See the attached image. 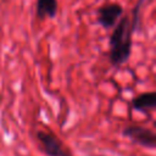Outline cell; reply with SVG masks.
<instances>
[{
  "instance_id": "cell-3",
  "label": "cell",
  "mask_w": 156,
  "mask_h": 156,
  "mask_svg": "<svg viewBox=\"0 0 156 156\" xmlns=\"http://www.w3.org/2000/svg\"><path fill=\"white\" fill-rule=\"evenodd\" d=\"M122 135L129 139L133 144L141 147L155 149L156 147V134L152 129L140 124H128L123 128Z\"/></svg>"
},
{
  "instance_id": "cell-6",
  "label": "cell",
  "mask_w": 156,
  "mask_h": 156,
  "mask_svg": "<svg viewBox=\"0 0 156 156\" xmlns=\"http://www.w3.org/2000/svg\"><path fill=\"white\" fill-rule=\"evenodd\" d=\"M58 10L57 0H37L35 1V16L38 20L55 18Z\"/></svg>"
},
{
  "instance_id": "cell-4",
  "label": "cell",
  "mask_w": 156,
  "mask_h": 156,
  "mask_svg": "<svg viewBox=\"0 0 156 156\" xmlns=\"http://www.w3.org/2000/svg\"><path fill=\"white\" fill-rule=\"evenodd\" d=\"M123 7L118 2H106L96 10L98 23L104 29L113 28L119 17L123 15Z\"/></svg>"
},
{
  "instance_id": "cell-1",
  "label": "cell",
  "mask_w": 156,
  "mask_h": 156,
  "mask_svg": "<svg viewBox=\"0 0 156 156\" xmlns=\"http://www.w3.org/2000/svg\"><path fill=\"white\" fill-rule=\"evenodd\" d=\"M144 1L147 0H138L132 12L129 15L121 16L113 27L108 39V58L113 67L124 65L130 57L133 34L140 24V10Z\"/></svg>"
},
{
  "instance_id": "cell-5",
  "label": "cell",
  "mask_w": 156,
  "mask_h": 156,
  "mask_svg": "<svg viewBox=\"0 0 156 156\" xmlns=\"http://www.w3.org/2000/svg\"><path fill=\"white\" fill-rule=\"evenodd\" d=\"M133 110L139 111L141 113H149L156 108V93L146 91L134 96L130 101Z\"/></svg>"
},
{
  "instance_id": "cell-2",
  "label": "cell",
  "mask_w": 156,
  "mask_h": 156,
  "mask_svg": "<svg viewBox=\"0 0 156 156\" xmlns=\"http://www.w3.org/2000/svg\"><path fill=\"white\" fill-rule=\"evenodd\" d=\"M39 150L46 156H73L71 149L52 132L38 129L35 132Z\"/></svg>"
}]
</instances>
